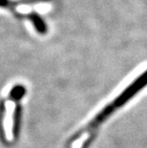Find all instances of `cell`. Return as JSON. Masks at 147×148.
<instances>
[{"label": "cell", "instance_id": "1", "mask_svg": "<svg viewBox=\"0 0 147 148\" xmlns=\"http://www.w3.org/2000/svg\"><path fill=\"white\" fill-rule=\"evenodd\" d=\"M27 93L25 86L21 84H17L12 88L9 93V99L14 102V109L12 114V137L14 140L19 137L20 126H21V118H22V107H21L20 101L22 97Z\"/></svg>", "mask_w": 147, "mask_h": 148}, {"label": "cell", "instance_id": "2", "mask_svg": "<svg viewBox=\"0 0 147 148\" xmlns=\"http://www.w3.org/2000/svg\"><path fill=\"white\" fill-rule=\"evenodd\" d=\"M147 85V70L139 77H137L134 82L131 83L126 89H124L117 99L113 100L115 106L117 108L123 106L125 103L132 99V97L139 92L143 87Z\"/></svg>", "mask_w": 147, "mask_h": 148}, {"label": "cell", "instance_id": "3", "mask_svg": "<svg viewBox=\"0 0 147 148\" xmlns=\"http://www.w3.org/2000/svg\"><path fill=\"white\" fill-rule=\"evenodd\" d=\"M23 19H28L32 22L34 25V30L40 34H45L48 32V26H47L46 22L36 12H31L27 14H23Z\"/></svg>", "mask_w": 147, "mask_h": 148}, {"label": "cell", "instance_id": "4", "mask_svg": "<svg viewBox=\"0 0 147 148\" xmlns=\"http://www.w3.org/2000/svg\"><path fill=\"white\" fill-rule=\"evenodd\" d=\"M48 1H50V0H0V8L12 11L21 5H33Z\"/></svg>", "mask_w": 147, "mask_h": 148}, {"label": "cell", "instance_id": "5", "mask_svg": "<svg viewBox=\"0 0 147 148\" xmlns=\"http://www.w3.org/2000/svg\"><path fill=\"white\" fill-rule=\"evenodd\" d=\"M5 99H2L0 101V140H1L3 143H6V135H5V131H4V125H3V122H4V116H5Z\"/></svg>", "mask_w": 147, "mask_h": 148}]
</instances>
